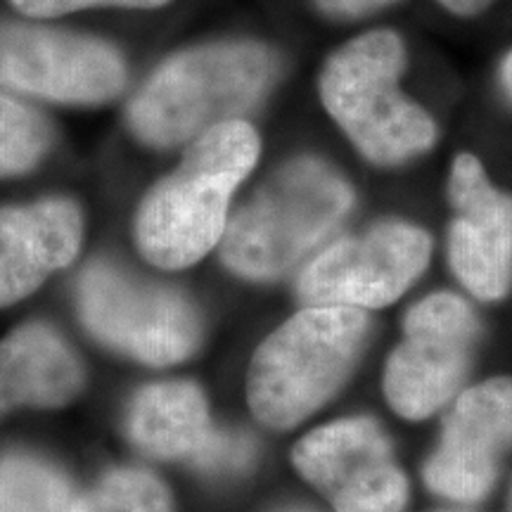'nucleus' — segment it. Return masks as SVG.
Returning a JSON list of instances; mask_svg holds the SVG:
<instances>
[{
    "label": "nucleus",
    "instance_id": "nucleus-7",
    "mask_svg": "<svg viewBox=\"0 0 512 512\" xmlns=\"http://www.w3.org/2000/svg\"><path fill=\"white\" fill-rule=\"evenodd\" d=\"M117 46L81 31L0 17V86L60 105H105L124 93Z\"/></svg>",
    "mask_w": 512,
    "mask_h": 512
},
{
    "label": "nucleus",
    "instance_id": "nucleus-6",
    "mask_svg": "<svg viewBox=\"0 0 512 512\" xmlns=\"http://www.w3.org/2000/svg\"><path fill=\"white\" fill-rule=\"evenodd\" d=\"M79 313L102 344L150 366H171L200 347L202 323L183 294L93 261L76 285Z\"/></svg>",
    "mask_w": 512,
    "mask_h": 512
},
{
    "label": "nucleus",
    "instance_id": "nucleus-11",
    "mask_svg": "<svg viewBox=\"0 0 512 512\" xmlns=\"http://www.w3.org/2000/svg\"><path fill=\"white\" fill-rule=\"evenodd\" d=\"M510 448L512 377H494L465 389L453 403L437 451L425 465V484L448 501H484Z\"/></svg>",
    "mask_w": 512,
    "mask_h": 512
},
{
    "label": "nucleus",
    "instance_id": "nucleus-15",
    "mask_svg": "<svg viewBox=\"0 0 512 512\" xmlns=\"http://www.w3.org/2000/svg\"><path fill=\"white\" fill-rule=\"evenodd\" d=\"M81 387L79 358L48 325H22L0 339V418L15 408H60Z\"/></svg>",
    "mask_w": 512,
    "mask_h": 512
},
{
    "label": "nucleus",
    "instance_id": "nucleus-3",
    "mask_svg": "<svg viewBox=\"0 0 512 512\" xmlns=\"http://www.w3.org/2000/svg\"><path fill=\"white\" fill-rule=\"evenodd\" d=\"M406 43L392 29L351 38L328 57L318 79L320 100L368 162L396 166L437 140L430 114L401 93Z\"/></svg>",
    "mask_w": 512,
    "mask_h": 512
},
{
    "label": "nucleus",
    "instance_id": "nucleus-13",
    "mask_svg": "<svg viewBox=\"0 0 512 512\" xmlns=\"http://www.w3.org/2000/svg\"><path fill=\"white\" fill-rule=\"evenodd\" d=\"M453 204L448 259L475 297L496 302L512 285V195L496 190L475 155L456 157L448 178Z\"/></svg>",
    "mask_w": 512,
    "mask_h": 512
},
{
    "label": "nucleus",
    "instance_id": "nucleus-19",
    "mask_svg": "<svg viewBox=\"0 0 512 512\" xmlns=\"http://www.w3.org/2000/svg\"><path fill=\"white\" fill-rule=\"evenodd\" d=\"M171 0H10V5L19 15L48 19L62 17L69 12L91 10V8H128V10H155L169 5Z\"/></svg>",
    "mask_w": 512,
    "mask_h": 512
},
{
    "label": "nucleus",
    "instance_id": "nucleus-9",
    "mask_svg": "<svg viewBox=\"0 0 512 512\" xmlns=\"http://www.w3.org/2000/svg\"><path fill=\"white\" fill-rule=\"evenodd\" d=\"M430 252L432 240L422 228L380 223L316 256L299 278V297L306 306L380 309L418 280Z\"/></svg>",
    "mask_w": 512,
    "mask_h": 512
},
{
    "label": "nucleus",
    "instance_id": "nucleus-17",
    "mask_svg": "<svg viewBox=\"0 0 512 512\" xmlns=\"http://www.w3.org/2000/svg\"><path fill=\"white\" fill-rule=\"evenodd\" d=\"M53 145V126L15 98L0 93V178L29 174Z\"/></svg>",
    "mask_w": 512,
    "mask_h": 512
},
{
    "label": "nucleus",
    "instance_id": "nucleus-12",
    "mask_svg": "<svg viewBox=\"0 0 512 512\" xmlns=\"http://www.w3.org/2000/svg\"><path fill=\"white\" fill-rule=\"evenodd\" d=\"M126 430L145 456L185 460L207 475H235L254 458L252 439L211 427L202 389L192 382H159L131 401Z\"/></svg>",
    "mask_w": 512,
    "mask_h": 512
},
{
    "label": "nucleus",
    "instance_id": "nucleus-16",
    "mask_svg": "<svg viewBox=\"0 0 512 512\" xmlns=\"http://www.w3.org/2000/svg\"><path fill=\"white\" fill-rule=\"evenodd\" d=\"M67 475L34 453L0 456V512H74Z\"/></svg>",
    "mask_w": 512,
    "mask_h": 512
},
{
    "label": "nucleus",
    "instance_id": "nucleus-8",
    "mask_svg": "<svg viewBox=\"0 0 512 512\" xmlns=\"http://www.w3.org/2000/svg\"><path fill=\"white\" fill-rule=\"evenodd\" d=\"M479 323L456 294H432L408 311L403 342L389 358L384 394L406 420H425L458 394Z\"/></svg>",
    "mask_w": 512,
    "mask_h": 512
},
{
    "label": "nucleus",
    "instance_id": "nucleus-21",
    "mask_svg": "<svg viewBox=\"0 0 512 512\" xmlns=\"http://www.w3.org/2000/svg\"><path fill=\"white\" fill-rule=\"evenodd\" d=\"M441 8H446L451 15H458V17H472V15H479V12H484L489 8L494 0H437Z\"/></svg>",
    "mask_w": 512,
    "mask_h": 512
},
{
    "label": "nucleus",
    "instance_id": "nucleus-10",
    "mask_svg": "<svg viewBox=\"0 0 512 512\" xmlns=\"http://www.w3.org/2000/svg\"><path fill=\"white\" fill-rule=\"evenodd\" d=\"M294 467L335 512H403L408 479L387 434L370 418L318 427L292 451Z\"/></svg>",
    "mask_w": 512,
    "mask_h": 512
},
{
    "label": "nucleus",
    "instance_id": "nucleus-4",
    "mask_svg": "<svg viewBox=\"0 0 512 512\" xmlns=\"http://www.w3.org/2000/svg\"><path fill=\"white\" fill-rule=\"evenodd\" d=\"M354 306H306L256 349L247 377L252 413L273 430H290L342 387L368 335Z\"/></svg>",
    "mask_w": 512,
    "mask_h": 512
},
{
    "label": "nucleus",
    "instance_id": "nucleus-14",
    "mask_svg": "<svg viewBox=\"0 0 512 512\" xmlns=\"http://www.w3.org/2000/svg\"><path fill=\"white\" fill-rule=\"evenodd\" d=\"M83 216L67 197L0 207V309L36 292L79 254Z\"/></svg>",
    "mask_w": 512,
    "mask_h": 512
},
{
    "label": "nucleus",
    "instance_id": "nucleus-2",
    "mask_svg": "<svg viewBox=\"0 0 512 512\" xmlns=\"http://www.w3.org/2000/svg\"><path fill=\"white\" fill-rule=\"evenodd\" d=\"M278 57L256 41H214L166 57L128 102L126 121L140 143L176 147L240 119L268 93Z\"/></svg>",
    "mask_w": 512,
    "mask_h": 512
},
{
    "label": "nucleus",
    "instance_id": "nucleus-23",
    "mask_svg": "<svg viewBox=\"0 0 512 512\" xmlns=\"http://www.w3.org/2000/svg\"><path fill=\"white\" fill-rule=\"evenodd\" d=\"M287 512H309V510H287Z\"/></svg>",
    "mask_w": 512,
    "mask_h": 512
},
{
    "label": "nucleus",
    "instance_id": "nucleus-24",
    "mask_svg": "<svg viewBox=\"0 0 512 512\" xmlns=\"http://www.w3.org/2000/svg\"><path fill=\"white\" fill-rule=\"evenodd\" d=\"M510 508H512V503H510Z\"/></svg>",
    "mask_w": 512,
    "mask_h": 512
},
{
    "label": "nucleus",
    "instance_id": "nucleus-22",
    "mask_svg": "<svg viewBox=\"0 0 512 512\" xmlns=\"http://www.w3.org/2000/svg\"><path fill=\"white\" fill-rule=\"evenodd\" d=\"M498 79H501L503 93L508 95V100L512 102V50H510L508 55L503 57V62H501V74H498Z\"/></svg>",
    "mask_w": 512,
    "mask_h": 512
},
{
    "label": "nucleus",
    "instance_id": "nucleus-5",
    "mask_svg": "<svg viewBox=\"0 0 512 512\" xmlns=\"http://www.w3.org/2000/svg\"><path fill=\"white\" fill-rule=\"evenodd\" d=\"M354 202L349 183L320 159H294L256 190L221 235V259L249 280L278 278L325 240Z\"/></svg>",
    "mask_w": 512,
    "mask_h": 512
},
{
    "label": "nucleus",
    "instance_id": "nucleus-20",
    "mask_svg": "<svg viewBox=\"0 0 512 512\" xmlns=\"http://www.w3.org/2000/svg\"><path fill=\"white\" fill-rule=\"evenodd\" d=\"M399 3V0H313L318 12L332 19H356L375 15L389 5Z\"/></svg>",
    "mask_w": 512,
    "mask_h": 512
},
{
    "label": "nucleus",
    "instance_id": "nucleus-18",
    "mask_svg": "<svg viewBox=\"0 0 512 512\" xmlns=\"http://www.w3.org/2000/svg\"><path fill=\"white\" fill-rule=\"evenodd\" d=\"M74 512H176L174 498L152 472L121 467L76 496Z\"/></svg>",
    "mask_w": 512,
    "mask_h": 512
},
{
    "label": "nucleus",
    "instance_id": "nucleus-1",
    "mask_svg": "<svg viewBox=\"0 0 512 512\" xmlns=\"http://www.w3.org/2000/svg\"><path fill=\"white\" fill-rule=\"evenodd\" d=\"M261 140L233 119L190 140L169 176L147 192L136 216V242L150 264L185 268L219 245L228 204L259 162Z\"/></svg>",
    "mask_w": 512,
    "mask_h": 512
}]
</instances>
